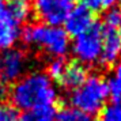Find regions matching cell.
Listing matches in <instances>:
<instances>
[{
    "label": "cell",
    "mask_w": 121,
    "mask_h": 121,
    "mask_svg": "<svg viewBox=\"0 0 121 121\" xmlns=\"http://www.w3.org/2000/svg\"><path fill=\"white\" fill-rule=\"evenodd\" d=\"M10 98L14 108L27 110L39 106H55L59 93L46 72L31 71L14 82Z\"/></svg>",
    "instance_id": "6da1fadb"
},
{
    "label": "cell",
    "mask_w": 121,
    "mask_h": 121,
    "mask_svg": "<svg viewBox=\"0 0 121 121\" xmlns=\"http://www.w3.org/2000/svg\"><path fill=\"white\" fill-rule=\"evenodd\" d=\"M25 44L49 56L64 57L69 52L71 38L61 26H52L46 23H33L21 34Z\"/></svg>",
    "instance_id": "7a4b0ae2"
},
{
    "label": "cell",
    "mask_w": 121,
    "mask_h": 121,
    "mask_svg": "<svg viewBox=\"0 0 121 121\" xmlns=\"http://www.w3.org/2000/svg\"><path fill=\"white\" fill-rule=\"evenodd\" d=\"M69 105L87 114H98L108 104L109 91L106 79L101 75H88L82 84L69 91Z\"/></svg>",
    "instance_id": "3957f363"
},
{
    "label": "cell",
    "mask_w": 121,
    "mask_h": 121,
    "mask_svg": "<svg viewBox=\"0 0 121 121\" xmlns=\"http://www.w3.org/2000/svg\"><path fill=\"white\" fill-rule=\"evenodd\" d=\"M102 25L94 22L87 30L73 37L69 50L72 52L75 60L86 67L99 64L102 49Z\"/></svg>",
    "instance_id": "277c9868"
},
{
    "label": "cell",
    "mask_w": 121,
    "mask_h": 121,
    "mask_svg": "<svg viewBox=\"0 0 121 121\" xmlns=\"http://www.w3.org/2000/svg\"><path fill=\"white\" fill-rule=\"evenodd\" d=\"M29 68V57L15 46L0 50V79L4 83H14L25 75Z\"/></svg>",
    "instance_id": "5b68a950"
},
{
    "label": "cell",
    "mask_w": 121,
    "mask_h": 121,
    "mask_svg": "<svg viewBox=\"0 0 121 121\" xmlns=\"http://www.w3.org/2000/svg\"><path fill=\"white\" fill-rule=\"evenodd\" d=\"M71 0H33L31 11L41 23L61 26L69 10Z\"/></svg>",
    "instance_id": "8992f818"
},
{
    "label": "cell",
    "mask_w": 121,
    "mask_h": 121,
    "mask_svg": "<svg viewBox=\"0 0 121 121\" xmlns=\"http://www.w3.org/2000/svg\"><path fill=\"white\" fill-rule=\"evenodd\" d=\"M21 34V25L8 12L6 4L0 1V50L15 46Z\"/></svg>",
    "instance_id": "52a82bcc"
},
{
    "label": "cell",
    "mask_w": 121,
    "mask_h": 121,
    "mask_svg": "<svg viewBox=\"0 0 121 121\" xmlns=\"http://www.w3.org/2000/svg\"><path fill=\"white\" fill-rule=\"evenodd\" d=\"M102 49L99 64L104 67H112L121 59V37L116 30L102 25Z\"/></svg>",
    "instance_id": "ba28073f"
},
{
    "label": "cell",
    "mask_w": 121,
    "mask_h": 121,
    "mask_svg": "<svg viewBox=\"0 0 121 121\" xmlns=\"http://www.w3.org/2000/svg\"><path fill=\"white\" fill-rule=\"evenodd\" d=\"M95 22L94 19V12H91L90 10H87L83 6H76L69 10L68 15L64 19V30H65L69 37H75L78 34L83 33L84 30H87L93 23Z\"/></svg>",
    "instance_id": "9c48e42d"
},
{
    "label": "cell",
    "mask_w": 121,
    "mask_h": 121,
    "mask_svg": "<svg viewBox=\"0 0 121 121\" xmlns=\"http://www.w3.org/2000/svg\"><path fill=\"white\" fill-rule=\"evenodd\" d=\"M88 76L87 67L83 65L82 63L73 60V61H65L64 69L61 72L60 78L57 83L63 88H65L68 91H72L73 88H76L79 84H82L83 80Z\"/></svg>",
    "instance_id": "30bf717a"
},
{
    "label": "cell",
    "mask_w": 121,
    "mask_h": 121,
    "mask_svg": "<svg viewBox=\"0 0 121 121\" xmlns=\"http://www.w3.org/2000/svg\"><path fill=\"white\" fill-rule=\"evenodd\" d=\"M56 113L55 106H39L23 110L18 121H56Z\"/></svg>",
    "instance_id": "8fae6325"
},
{
    "label": "cell",
    "mask_w": 121,
    "mask_h": 121,
    "mask_svg": "<svg viewBox=\"0 0 121 121\" xmlns=\"http://www.w3.org/2000/svg\"><path fill=\"white\" fill-rule=\"evenodd\" d=\"M8 12L12 15V18L17 21L19 25L29 21L31 11V1L30 0H8L6 4Z\"/></svg>",
    "instance_id": "7c38bea8"
},
{
    "label": "cell",
    "mask_w": 121,
    "mask_h": 121,
    "mask_svg": "<svg viewBox=\"0 0 121 121\" xmlns=\"http://www.w3.org/2000/svg\"><path fill=\"white\" fill-rule=\"evenodd\" d=\"M109 98L112 101H121V59L110 67L109 76L106 78Z\"/></svg>",
    "instance_id": "4fadbf2b"
},
{
    "label": "cell",
    "mask_w": 121,
    "mask_h": 121,
    "mask_svg": "<svg viewBox=\"0 0 121 121\" xmlns=\"http://www.w3.org/2000/svg\"><path fill=\"white\" fill-rule=\"evenodd\" d=\"M56 121H97L94 116L87 114L82 110L76 109L73 106H65L57 110L56 113Z\"/></svg>",
    "instance_id": "5bb4252c"
},
{
    "label": "cell",
    "mask_w": 121,
    "mask_h": 121,
    "mask_svg": "<svg viewBox=\"0 0 121 121\" xmlns=\"http://www.w3.org/2000/svg\"><path fill=\"white\" fill-rule=\"evenodd\" d=\"M97 121H121V101H112L105 105L98 113Z\"/></svg>",
    "instance_id": "9a60e30c"
},
{
    "label": "cell",
    "mask_w": 121,
    "mask_h": 121,
    "mask_svg": "<svg viewBox=\"0 0 121 121\" xmlns=\"http://www.w3.org/2000/svg\"><path fill=\"white\" fill-rule=\"evenodd\" d=\"M102 25L106 26V27H110L113 30H116L117 34L121 37V7L117 6V7L106 10Z\"/></svg>",
    "instance_id": "2e32d148"
},
{
    "label": "cell",
    "mask_w": 121,
    "mask_h": 121,
    "mask_svg": "<svg viewBox=\"0 0 121 121\" xmlns=\"http://www.w3.org/2000/svg\"><path fill=\"white\" fill-rule=\"evenodd\" d=\"M64 65H65L64 57H55V59L50 60V63L48 64L46 73L50 76V79H52L53 82H57V80H59L61 72L64 69Z\"/></svg>",
    "instance_id": "e0dca14e"
},
{
    "label": "cell",
    "mask_w": 121,
    "mask_h": 121,
    "mask_svg": "<svg viewBox=\"0 0 121 121\" xmlns=\"http://www.w3.org/2000/svg\"><path fill=\"white\" fill-rule=\"evenodd\" d=\"M18 113L10 104L0 101V121H18Z\"/></svg>",
    "instance_id": "ac0fdd59"
},
{
    "label": "cell",
    "mask_w": 121,
    "mask_h": 121,
    "mask_svg": "<svg viewBox=\"0 0 121 121\" xmlns=\"http://www.w3.org/2000/svg\"><path fill=\"white\" fill-rule=\"evenodd\" d=\"M80 6L86 7V8L90 10L91 12L102 10V7H101V0H80Z\"/></svg>",
    "instance_id": "d6986e66"
},
{
    "label": "cell",
    "mask_w": 121,
    "mask_h": 121,
    "mask_svg": "<svg viewBox=\"0 0 121 121\" xmlns=\"http://www.w3.org/2000/svg\"><path fill=\"white\" fill-rule=\"evenodd\" d=\"M120 3H121V0H101V7L104 10H109V8L120 6Z\"/></svg>",
    "instance_id": "ffe728a7"
},
{
    "label": "cell",
    "mask_w": 121,
    "mask_h": 121,
    "mask_svg": "<svg viewBox=\"0 0 121 121\" xmlns=\"http://www.w3.org/2000/svg\"><path fill=\"white\" fill-rule=\"evenodd\" d=\"M4 86H6V83L0 79V95H3V94H4V91H6V87H4Z\"/></svg>",
    "instance_id": "44dd1931"
}]
</instances>
